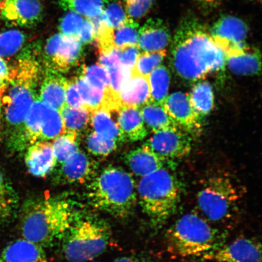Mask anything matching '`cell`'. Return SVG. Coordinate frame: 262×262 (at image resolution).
I'll use <instances>...</instances> for the list:
<instances>
[{"label":"cell","instance_id":"cell-12","mask_svg":"<svg viewBox=\"0 0 262 262\" xmlns=\"http://www.w3.org/2000/svg\"><path fill=\"white\" fill-rule=\"evenodd\" d=\"M203 258L215 262H261V245L252 238H238Z\"/></svg>","mask_w":262,"mask_h":262},{"label":"cell","instance_id":"cell-23","mask_svg":"<svg viewBox=\"0 0 262 262\" xmlns=\"http://www.w3.org/2000/svg\"><path fill=\"white\" fill-rule=\"evenodd\" d=\"M229 70L232 73L250 76L260 73L261 55L259 49L249 48L234 55L226 57Z\"/></svg>","mask_w":262,"mask_h":262},{"label":"cell","instance_id":"cell-37","mask_svg":"<svg viewBox=\"0 0 262 262\" xmlns=\"http://www.w3.org/2000/svg\"><path fill=\"white\" fill-rule=\"evenodd\" d=\"M81 74L92 86L105 92L111 91L109 74L102 66L97 64L84 67Z\"/></svg>","mask_w":262,"mask_h":262},{"label":"cell","instance_id":"cell-10","mask_svg":"<svg viewBox=\"0 0 262 262\" xmlns=\"http://www.w3.org/2000/svg\"><path fill=\"white\" fill-rule=\"evenodd\" d=\"M248 30L247 24L242 19L227 15L214 23L209 34L227 57L240 54L250 48L246 42Z\"/></svg>","mask_w":262,"mask_h":262},{"label":"cell","instance_id":"cell-42","mask_svg":"<svg viewBox=\"0 0 262 262\" xmlns=\"http://www.w3.org/2000/svg\"><path fill=\"white\" fill-rule=\"evenodd\" d=\"M127 16L131 19L142 18L151 9L154 0H123Z\"/></svg>","mask_w":262,"mask_h":262},{"label":"cell","instance_id":"cell-5","mask_svg":"<svg viewBox=\"0 0 262 262\" xmlns=\"http://www.w3.org/2000/svg\"><path fill=\"white\" fill-rule=\"evenodd\" d=\"M137 191L150 227L157 230L174 214L181 199L182 186L174 173L163 167L143 177Z\"/></svg>","mask_w":262,"mask_h":262},{"label":"cell","instance_id":"cell-39","mask_svg":"<svg viewBox=\"0 0 262 262\" xmlns=\"http://www.w3.org/2000/svg\"><path fill=\"white\" fill-rule=\"evenodd\" d=\"M107 70L110 76V90L119 101V95L132 77L133 71L123 67L120 63Z\"/></svg>","mask_w":262,"mask_h":262},{"label":"cell","instance_id":"cell-48","mask_svg":"<svg viewBox=\"0 0 262 262\" xmlns=\"http://www.w3.org/2000/svg\"><path fill=\"white\" fill-rule=\"evenodd\" d=\"M114 262H155L151 258L141 255H130L117 258Z\"/></svg>","mask_w":262,"mask_h":262},{"label":"cell","instance_id":"cell-29","mask_svg":"<svg viewBox=\"0 0 262 262\" xmlns=\"http://www.w3.org/2000/svg\"><path fill=\"white\" fill-rule=\"evenodd\" d=\"M19 206L15 190L0 171V222L5 223L14 217Z\"/></svg>","mask_w":262,"mask_h":262},{"label":"cell","instance_id":"cell-55","mask_svg":"<svg viewBox=\"0 0 262 262\" xmlns=\"http://www.w3.org/2000/svg\"><path fill=\"white\" fill-rule=\"evenodd\" d=\"M0 223H1V222H0Z\"/></svg>","mask_w":262,"mask_h":262},{"label":"cell","instance_id":"cell-40","mask_svg":"<svg viewBox=\"0 0 262 262\" xmlns=\"http://www.w3.org/2000/svg\"><path fill=\"white\" fill-rule=\"evenodd\" d=\"M103 15L106 24L113 30L119 28L129 20L125 9L117 2L109 4L104 9Z\"/></svg>","mask_w":262,"mask_h":262},{"label":"cell","instance_id":"cell-11","mask_svg":"<svg viewBox=\"0 0 262 262\" xmlns=\"http://www.w3.org/2000/svg\"><path fill=\"white\" fill-rule=\"evenodd\" d=\"M145 145L167 160L182 159L191 149V139L188 133L175 127L154 133Z\"/></svg>","mask_w":262,"mask_h":262},{"label":"cell","instance_id":"cell-25","mask_svg":"<svg viewBox=\"0 0 262 262\" xmlns=\"http://www.w3.org/2000/svg\"><path fill=\"white\" fill-rule=\"evenodd\" d=\"M144 122L154 133L168 129L180 127L163 106L147 103L140 108Z\"/></svg>","mask_w":262,"mask_h":262},{"label":"cell","instance_id":"cell-51","mask_svg":"<svg viewBox=\"0 0 262 262\" xmlns=\"http://www.w3.org/2000/svg\"><path fill=\"white\" fill-rule=\"evenodd\" d=\"M5 86V83H0V95L2 94L3 90H4Z\"/></svg>","mask_w":262,"mask_h":262},{"label":"cell","instance_id":"cell-38","mask_svg":"<svg viewBox=\"0 0 262 262\" xmlns=\"http://www.w3.org/2000/svg\"><path fill=\"white\" fill-rule=\"evenodd\" d=\"M86 144L91 153L101 157L110 155L116 150L117 146L116 141L106 139L95 131L88 136Z\"/></svg>","mask_w":262,"mask_h":262},{"label":"cell","instance_id":"cell-46","mask_svg":"<svg viewBox=\"0 0 262 262\" xmlns=\"http://www.w3.org/2000/svg\"><path fill=\"white\" fill-rule=\"evenodd\" d=\"M78 38L82 42V44H90L95 40V32L93 25L88 20H84L82 25Z\"/></svg>","mask_w":262,"mask_h":262},{"label":"cell","instance_id":"cell-14","mask_svg":"<svg viewBox=\"0 0 262 262\" xmlns=\"http://www.w3.org/2000/svg\"><path fill=\"white\" fill-rule=\"evenodd\" d=\"M42 7L39 0H5L1 9L2 18L10 24L33 27L41 21Z\"/></svg>","mask_w":262,"mask_h":262},{"label":"cell","instance_id":"cell-27","mask_svg":"<svg viewBox=\"0 0 262 262\" xmlns=\"http://www.w3.org/2000/svg\"><path fill=\"white\" fill-rule=\"evenodd\" d=\"M47 104L36 98L29 111L25 123V139L26 146L40 141L41 129Z\"/></svg>","mask_w":262,"mask_h":262},{"label":"cell","instance_id":"cell-26","mask_svg":"<svg viewBox=\"0 0 262 262\" xmlns=\"http://www.w3.org/2000/svg\"><path fill=\"white\" fill-rule=\"evenodd\" d=\"M147 79L150 94L149 103L163 106L168 96L171 81V75L168 69L165 66H160L150 73Z\"/></svg>","mask_w":262,"mask_h":262},{"label":"cell","instance_id":"cell-9","mask_svg":"<svg viewBox=\"0 0 262 262\" xmlns=\"http://www.w3.org/2000/svg\"><path fill=\"white\" fill-rule=\"evenodd\" d=\"M83 54V44L77 37L55 34L49 39L44 61L49 70L64 73L78 63Z\"/></svg>","mask_w":262,"mask_h":262},{"label":"cell","instance_id":"cell-18","mask_svg":"<svg viewBox=\"0 0 262 262\" xmlns=\"http://www.w3.org/2000/svg\"><path fill=\"white\" fill-rule=\"evenodd\" d=\"M68 83V80L60 73L47 69L41 85L39 99L60 112L66 104Z\"/></svg>","mask_w":262,"mask_h":262},{"label":"cell","instance_id":"cell-3","mask_svg":"<svg viewBox=\"0 0 262 262\" xmlns=\"http://www.w3.org/2000/svg\"><path fill=\"white\" fill-rule=\"evenodd\" d=\"M81 209L68 195L29 199L20 209L23 238L42 248L60 242Z\"/></svg>","mask_w":262,"mask_h":262},{"label":"cell","instance_id":"cell-49","mask_svg":"<svg viewBox=\"0 0 262 262\" xmlns=\"http://www.w3.org/2000/svg\"><path fill=\"white\" fill-rule=\"evenodd\" d=\"M200 3H203L204 5H213L217 4L221 0H196Z\"/></svg>","mask_w":262,"mask_h":262},{"label":"cell","instance_id":"cell-33","mask_svg":"<svg viewBox=\"0 0 262 262\" xmlns=\"http://www.w3.org/2000/svg\"><path fill=\"white\" fill-rule=\"evenodd\" d=\"M167 55L166 49L154 52H142L139 55L133 73L147 77L156 69L161 66Z\"/></svg>","mask_w":262,"mask_h":262},{"label":"cell","instance_id":"cell-20","mask_svg":"<svg viewBox=\"0 0 262 262\" xmlns=\"http://www.w3.org/2000/svg\"><path fill=\"white\" fill-rule=\"evenodd\" d=\"M165 160H167L157 155L145 144L130 150L124 156V161L131 171L142 178L163 168Z\"/></svg>","mask_w":262,"mask_h":262},{"label":"cell","instance_id":"cell-32","mask_svg":"<svg viewBox=\"0 0 262 262\" xmlns=\"http://www.w3.org/2000/svg\"><path fill=\"white\" fill-rule=\"evenodd\" d=\"M65 133L60 113L47 105L42 120L40 141L55 139Z\"/></svg>","mask_w":262,"mask_h":262},{"label":"cell","instance_id":"cell-41","mask_svg":"<svg viewBox=\"0 0 262 262\" xmlns=\"http://www.w3.org/2000/svg\"><path fill=\"white\" fill-rule=\"evenodd\" d=\"M84 19L76 12L70 11L61 19L59 30L60 34L70 37H77L79 34Z\"/></svg>","mask_w":262,"mask_h":262},{"label":"cell","instance_id":"cell-35","mask_svg":"<svg viewBox=\"0 0 262 262\" xmlns=\"http://www.w3.org/2000/svg\"><path fill=\"white\" fill-rule=\"evenodd\" d=\"M78 134L64 133L54 140L52 147L57 162L63 163L78 151Z\"/></svg>","mask_w":262,"mask_h":262},{"label":"cell","instance_id":"cell-52","mask_svg":"<svg viewBox=\"0 0 262 262\" xmlns=\"http://www.w3.org/2000/svg\"><path fill=\"white\" fill-rule=\"evenodd\" d=\"M5 0H0V17H1V9L2 7V5L3 2H4Z\"/></svg>","mask_w":262,"mask_h":262},{"label":"cell","instance_id":"cell-7","mask_svg":"<svg viewBox=\"0 0 262 262\" xmlns=\"http://www.w3.org/2000/svg\"><path fill=\"white\" fill-rule=\"evenodd\" d=\"M225 235L195 213L179 218L166 234L170 251L183 257H201L224 245Z\"/></svg>","mask_w":262,"mask_h":262},{"label":"cell","instance_id":"cell-34","mask_svg":"<svg viewBox=\"0 0 262 262\" xmlns=\"http://www.w3.org/2000/svg\"><path fill=\"white\" fill-rule=\"evenodd\" d=\"M24 33L18 30H8L0 33V57L14 56L21 50L25 43Z\"/></svg>","mask_w":262,"mask_h":262},{"label":"cell","instance_id":"cell-19","mask_svg":"<svg viewBox=\"0 0 262 262\" xmlns=\"http://www.w3.org/2000/svg\"><path fill=\"white\" fill-rule=\"evenodd\" d=\"M0 262H48L44 248L24 238L6 246L0 255Z\"/></svg>","mask_w":262,"mask_h":262},{"label":"cell","instance_id":"cell-22","mask_svg":"<svg viewBox=\"0 0 262 262\" xmlns=\"http://www.w3.org/2000/svg\"><path fill=\"white\" fill-rule=\"evenodd\" d=\"M150 88L147 77L133 74L119 95L120 106L139 107L149 102Z\"/></svg>","mask_w":262,"mask_h":262},{"label":"cell","instance_id":"cell-50","mask_svg":"<svg viewBox=\"0 0 262 262\" xmlns=\"http://www.w3.org/2000/svg\"><path fill=\"white\" fill-rule=\"evenodd\" d=\"M2 95H0V126H1L2 118Z\"/></svg>","mask_w":262,"mask_h":262},{"label":"cell","instance_id":"cell-6","mask_svg":"<svg viewBox=\"0 0 262 262\" xmlns=\"http://www.w3.org/2000/svg\"><path fill=\"white\" fill-rule=\"evenodd\" d=\"M111 236L105 220L80 209L61 241L62 251L69 262L93 260L106 250Z\"/></svg>","mask_w":262,"mask_h":262},{"label":"cell","instance_id":"cell-13","mask_svg":"<svg viewBox=\"0 0 262 262\" xmlns=\"http://www.w3.org/2000/svg\"><path fill=\"white\" fill-rule=\"evenodd\" d=\"M163 106L180 128L188 134L199 133L201 117L193 109L188 94L182 92L172 93L167 97Z\"/></svg>","mask_w":262,"mask_h":262},{"label":"cell","instance_id":"cell-54","mask_svg":"<svg viewBox=\"0 0 262 262\" xmlns=\"http://www.w3.org/2000/svg\"><path fill=\"white\" fill-rule=\"evenodd\" d=\"M88 262H97V261H88Z\"/></svg>","mask_w":262,"mask_h":262},{"label":"cell","instance_id":"cell-36","mask_svg":"<svg viewBox=\"0 0 262 262\" xmlns=\"http://www.w3.org/2000/svg\"><path fill=\"white\" fill-rule=\"evenodd\" d=\"M139 25L129 18L125 24L114 30L115 47L122 49L129 46L137 45L139 37Z\"/></svg>","mask_w":262,"mask_h":262},{"label":"cell","instance_id":"cell-28","mask_svg":"<svg viewBox=\"0 0 262 262\" xmlns=\"http://www.w3.org/2000/svg\"><path fill=\"white\" fill-rule=\"evenodd\" d=\"M189 95L193 109L200 117L207 116L214 107V92L208 81L195 84Z\"/></svg>","mask_w":262,"mask_h":262},{"label":"cell","instance_id":"cell-45","mask_svg":"<svg viewBox=\"0 0 262 262\" xmlns=\"http://www.w3.org/2000/svg\"><path fill=\"white\" fill-rule=\"evenodd\" d=\"M120 49L114 48L110 51L100 54L98 64L102 66L106 70L120 64Z\"/></svg>","mask_w":262,"mask_h":262},{"label":"cell","instance_id":"cell-1","mask_svg":"<svg viewBox=\"0 0 262 262\" xmlns=\"http://www.w3.org/2000/svg\"><path fill=\"white\" fill-rule=\"evenodd\" d=\"M170 60L177 75L189 82L223 71L227 63L224 51L213 40L204 24L191 15L182 19L176 29Z\"/></svg>","mask_w":262,"mask_h":262},{"label":"cell","instance_id":"cell-44","mask_svg":"<svg viewBox=\"0 0 262 262\" xmlns=\"http://www.w3.org/2000/svg\"><path fill=\"white\" fill-rule=\"evenodd\" d=\"M66 104L72 107H85L78 92L75 78L68 80L67 91H66Z\"/></svg>","mask_w":262,"mask_h":262},{"label":"cell","instance_id":"cell-24","mask_svg":"<svg viewBox=\"0 0 262 262\" xmlns=\"http://www.w3.org/2000/svg\"><path fill=\"white\" fill-rule=\"evenodd\" d=\"M90 122L95 132L105 138L114 140L117 143L126 140L119 124L113 119L109 110L100 108L93 111Z\"/></svg>","mask_w":262,"mask_h":262},{"label":"cell","instance_id":"cell-4","mask_svg":"<svg viewBox=\"0 0 262 262\" xmlns=\"http://www.w3.org/2000/svg\"><path fill=\"white\" fill-rule=\"evenodd\" d=\"M84 198L91 207L120 220L133 214L138 201L133 176L111 166L95 173L88 182Z\"/></svg>","mask_w":262,"mask_h":262},{"label":"cell","instance_id":"cell-21","mask_svg":"<svg viewBox=\"0 0 262 262\" xmlns=\"http://www.w3.org/2000/svg\"><path fill=\"white\" fill-rule=\"evenodd\" d=\"M117 113V123L125 139L137 142L145 138L148 132L140 108L122 106Z\"/></svg>","mask_w":262,"mask_h":262},{"label":"cell","instance_id":"cell-16","mask_svg":"<svg viewBox=\"0 0 262 262\" xmlns=\"http://www.w3.org/2000/svg\"><path fill=\"white\" fill-rule=\"evenodd\" d=\"M169 29L162 19L150 18L139 29L138 47L142 52L164 50L171 41Z\"/></svg>","mask_w":262,"mask_h":262},{"label":"cell","instance_id":"cell-53","mask_svg":"<svg viewBox=\"0 0 262 262\" xmlns=\"http://www.w3.org/2000/svg\"><path fill=\"white\" fill-rule=\"evenodd\" d=\"M248 1H250V2H261V0H248Z\"/></svg>","mask_w":262,"mask_h":262},{"label":"cell","instance_id":"cell-31","mask_svg":"<svg viewBox=\"0 0 262 262\" xmlns=\"http://www.w3.org/2000/svg\"><path fill=\"white\" fill-rule=\"evenodd\" d=\"M57 2L62 8L90 18L102 14L111 0H57Z\"/></svg>","mask_w":262,"mask_h":262},{"label":"cell","instance_id":"cell-43","mask_svg":"<svg viewBox=\"0 0 262 262\" xmlns=\"http://www.w3.org/2000/svg\"><path fill=\"white\" fill-rule=\"evenodd\" d=\"M120 62L123 67L133 71L141 50L138 45L129 46L120 49Z\"/></svg>","mask_w":262,"mask_h":262},{"label":"cell","instance_id":"cell-30","mask_svg":"<svg viewBox=\"0 0 262 262\" xmlns=\"http://www.w3.org/2000/svg\"><path fill=\"white\" fill-rule=\"evenodd\" d=\"M65 133H75L83 130L90 122L91 112L85 107H72L65 104L60 111Z\"/></svg>","mask_w":262,"mask_h":262},{"label":"cell","instance_id":"cell-2","mask_svg":"<svg viewBox=\"0 0 262 262\" xmlns=\"http://www.w3.org/2000/svg\"><path fill=\"white\" fill-rule=\"evenodd\" d=\"M37 49H26L11 68L2 95L8 146L13 152L26 147L25 123L36 100L35 90L40 77Z\"/></svg>","mask_w":262,"mask_h":262},{"label":"cell","instance_id":"cell-47","mask_svg":"<svg viewBox=\"0 0 262 262\" xmlns=\"http://www.w3.org/2000/svg\"><path fill=\"white\" fill-rule=\"evenodd\" d=\"M11 68L5 58L0 57V83H5L8 79Z\"/></svg>","mask_w":262,"mask_h":262},{"label":"cell","instance_id":"cell-17","mask_svg":"<svg viewBox=\"0 0 262 262\" xmlns=\"http://www.w3.org/2000/svg\"><path fill=\"white\" fill-rule=\"evenodd\" d=\"M25 162L33 176L39 178L48 176L57 163L52 144L40 141L30 145L26 153Z\"/></svg>","mask_w":262,"mask_h":262},{"label":"cell","instance_id":"cell-15","mask_svg":"<svg viewBox=\"0 0 262 262\" xmlns=\"http://www.w3.org/2000/svg\"><path fill=\"white\" fill-rule=\"evenodd\" d=\"M96 165L83 152L78 151L62 163L56 178L61 184L88 182L96 173Z\"/></svg>","mask_w":262,"mask_h":262},{"label":"cell","instance_id":"cell-8","mask_svg":"<svg viewBox=\"0 0 262 262\" xmlns=\"http://www.w3.org/2000/svg\"><path fill=\"white\" fill-rule=\"evenodd\" d=\"M243 196L242 189L233 180L224 176L206 180L198 194L200 209L212 222H227L238 211Z\"/></svg>","mask_w":262,"mask_h":262}]
</instances>
